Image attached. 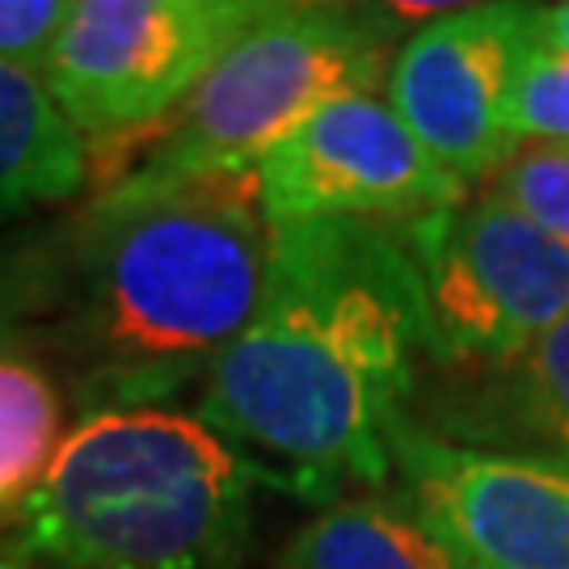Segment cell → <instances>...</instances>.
<instances>
[{"label": "cell", "instance_id": "cell-6", "mask_svg": "<svg viewBox=\"0 0 569 569\" xmlns=\"http://www.w3.org/2000/svg\"><path fill=\"white\" fill-rule=\"evenodd\" d=\"M430 317V363L502 367L569 317V249L493 194L401 228Z\"/></svg>", "mask_w": 569, "mask_h": 569}, {"label": "cell", "instance_id": "cell-13", "mask_svg": "<svg viewBox=\"0 0 569 569\" xmlns=\"http://www.w3.org/2000/svg\"><path fill=\"white\" fill-rule=\"evenodd\" d=\"M68 388L21 346H0V531L18 528L68 435Z\"/></svg>", "mask_w": 569, "mask_h": 569}, {"label": "cell", "instance_id": "cell-2", "mask_svg": "<svg viewBox=\"0 0 569 569\" xmlns=\"http://www.w3.org/2000/svg\"><path fill=\"white\" fill-rule=\"evenodd\" d=\"M68 296L47 367L81 413L164 406L258 312L270 220L258 178H140L93 190L63 220Z\"/></svg>", "mask_w": 569, "mask_h": 569}, {"label": "cell", "instance_id": "cell-3", "mask_svg": "<svg viewBox=\"0 0 569 569\" xmlns=\"http://www.w3.org/2000/svg\"><path fill=\"white\" fill-rule=\"evenodd\" d=\"M258 468L194 409L81 413L13 528L39 569H241Z\"/></svg>", "mask_w": 569, "mask_h": 569}, {"label": "cell", "instance_id": "cell-12", "mask_svg": "<svg viewBox=\"0 0 569 569\" xmlns=\"http://www.w3.org/2000/svg\"><path fill=\"white\" fill-rule=\"evenodd\" d=\"M279 569H465L401 493H346L291 531Z\"/></svg>", "mask_w": 569, "mask_h": 569}, {"label": "cell", "instance_id": "cell-17", "mask_svg": "<svg viewBox=\"0 0 569 569\" xmlns=\"http://www.w3.org/2000/svg\"><path fill=\"white\" fill-rule=\"evenodd\" d=\"M536 42H540V51L569 56V0L536 4Z\"/></svg>", "mask_w": 569, "mask_h": 569}, {"label": "cell", "instance_id": "cell-5", "mask_svg": "<svg viewBox=\"0 0 569 569\" xmlns=\"http://www.w3.org/2000/svg\"><path fill=\"white\" fill-rule=\"evenodd\" d=\"M266 0H72L42 84L89 148L93 190L119 182Z\"/></svg>", "mask_w": 569, "mask_h": 569}, {"label": "cell", "instance_id": "cell-7", "mask_svg": "<svg viewBox=\"0 0 569 569\" xmlns=\"http://www.w3.org/2000/svg\"><path fill=\"white\" fill-rule=\"evenodd\" d=\"M392 477L465 569H569V460L456 443L406 418Z\"/></svg>", "mask_w": 569, "mask_h": 569}, {"label": "cell", "instance_id": "cell-8", "mask_svg": "<svg viewBox=\"0 0 569 569\" xmlns=\"http://www.w3.org/2000/svg\"><path fill=\"white\" fill-rule=\"evenodd\" d=\"M540 51L536 4H468L409 34L388 68V106L460 182L519 152L515 93Z\"/></svg>", "mask_w": 569, "mask_h": 569}, {"label": "cell", "instance_id": "cell-11", "mask_svg": "<svg viewBox=\"0 0 569 569\" xmlns=\"http://www.w3.org/2000/svg\"><path fill=\"white\" fill-rule=\"evenodd\" d=\"M93 186L89 148L39 72L0 63V224L63 207Z\"/></svg>", "mask_w": 569, "mask_h": 569}, {"label": "cell", "instance_id": "cell-18", "mask_svg": "<svg viewBox=\"0 0 569 569\" xmlns=\"http://www.w3.org/2000/svg\"><path fill=\"white\" fill-rule=\"evenodd\" d=\"M0 569H39V566H30V561L18 557L13 549H0Z\"/></svg>", "mask_w": 569, "mask_h": 569}, {"label": "cell", "instance_id": "cell-1", "mask_svg": "<svg viewBox=\"0 0 569 569\" xmlns=\"http://www.w3.org/2000/svg\"><path fill=\"white\" fill-rule=\"evenodd\" d=\"M422 355L427 296L401 228L279 224L258 312L207 367L194 418L270 489L321 507L355 486L385 493L392 430L418 397Z\"/></svg>", "mask_w": 569, "mask_h": 569}, {"label": "cell", "instance_id": "cell-9", "mask_svg": "<svg viewBox=\"0 0 569 569\" xmlns=\"http://www.w3.org/2000/svg\"><path fill=\"white\" fill-rule=\"evenodd\" d=\"M253 178L270 228L300 220L406 228L468 199L465 182L435 161L376 93L321 106L266 152Z\"/></svg>", "mask_w": 569, "mask_h": 569}, {"label": "cell", "instance_id": "cell-16", "mask_svg": "<svg viewBox=\"0 0 569 569\" xmlns=\"http://www.w3.org/2000/svg\"><path fill=\"white\" fill-rule=\"evenodd\" d=\"M72 0H0V63L39 72L51 60Z\"/></svg>", "mask_w": 569, "mask_h": 569}, {"label": "cell", "instance_id": "cell-15", "mask_svg": "<svg viewBox=\"0 0 569 569\" xmlns=\"http://www.w3.org/2000/svg\"><path fill=\"white\" fill-rule=\"evenodd\" d=\"M519 143H569V56L536 51L515 93Z\"/></svg>", "mask_w": 569, "mask_h": 569}, {"label": "cell", "instance_id": "cell-14", "mask_svg": "<svg viewBox=\"0 0 569 569\" xmlns=\"http://www.w3.org/2000/svg\"><path fill=\"white\" fill-rule=\"evenodd\" d=\"M493 199L519 211L528 224L569 249V143H528L510 157L489 186Z\"/></svg>", "mask_w": 569, "mask_h": 569}, {"label": "cell", "instance_id": "cell-4", "mask_svg": "<svg viewBox=\"0 0 569 569\" xmlns=\"http://www.w3.org/2000/svg\"><path fill=\"white\" fill-rule=\"evenodd\" d=\"M401 30L392 4L266 0L127 173L164 182L253 173L321 106L388 81Z\"/></svg>", "mask_w": 569, "mask_h": 569}, {"label": "cell", "instance_id": "cell-10", "mask_svg": "<svg viewBox=\"0 0 569 569\" xmlns=\"http://www.w3.org/2000/svg\"><path fill=\"white\" fill-rule=\"evenodd\" d=\"M443 439L569 460V317L439 406Z\"/></svg>", "mask_w": 569, "mask_h": 569}]
</instances>
